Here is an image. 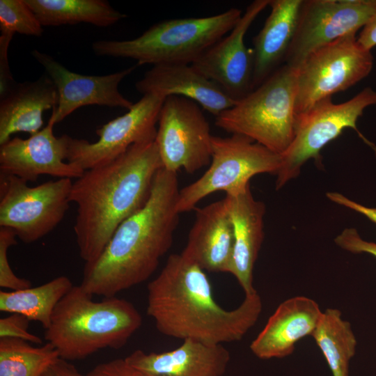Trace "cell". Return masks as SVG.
I'll list each match as a JSON object with an SVG mask.
<instances>
[{
	"label": "cell",
	"mask_w": 376,
	"mask_h": 376,
	"mask_svg": "<svg viewBox=\"0 0 376 376\" xmlns=\"http://www.w3.org/2000/svg\"><path fill=\"white\" fill-rule=\"evenodd\" d=\"M147 314L162 334L209 345L241 340L256 323L263 304L256 292L226 310L214 299L205 271L180 253L170 255L147 286Z\"/></svg>",
	"instance_id": "obj_1"
},
{
	"label": "cell",
	"mask_w": 376,
	"mask_h": 376,
	"mask_svg": "<svg viewBox=\"0 0 376 376\" xmlns=\"http://www.w3.org/2000/svg\"><path fill=\"white\" fill-rule=\"evenodd\" d=\"M162 168L155 140L146 141L86 170L72 182L70 201L77 206L74 232L85 263L95 261L118 226L146 205Z\"/></svg>",
	"instance_id": "obj_2"
},
{
	"label": "cell",
	"mask_w": 376,
	"mask_h": 376,
	"mask_svg": "<svg viewBox=\"0 0 376 376\" xmlns=\"http://www.w3.org/2000/svg\"><path fill=\"white\" fill-rule=\"evenodd\" d=\"M179 191L177 173L160 169L146 205L118 226L95 261L85 263L80 286L86 292L116 297L152 275L173 243Z\"/></svg>",
	"instance_id": "obj_3"
},
{
	"label": "cell",
	"mask_w": 376,
	"mask_h": 376,
	"mask_svg": "<svg viewBox=\"0 0 376 376\" xmlns=\"http://www.w3.org/2000/svg\"><path fill=\"white\" fill-rule=\"evenodd\" d=\"M130 301L116 297L95 301L74 285L56 306L45 339L66 361L79 360L105 348L125 346L142 324Z\"/></svg>",
	"instance_id": "obj_4"
},
{
	"label": "cell",
	"mask_w": 376,
	"mask_h": 376,
	"mask_svg": "<svg viewBox=\"0 0 376 376\" xmlns=\"http://www.w3.org/2000/svg\"><path fill=\"white\" fill-rule=\"evenodd\" d=\"M242 15L241 10L231 8L208 17L166 19L132 40L95 41L92 49L97 56L131 58L138 65L192 64L229 33Z\"/></svg>",
	"instance_id": "obj_5"
},
{
	"label": "cell",
	"mask_w": 376,
	"mask_h": 376,
	"mask_svg": "<svg viewBox=\"0 0 376 376\" xmlns=\"http://www.w3.org/2000/svg\"><path fill=\"white\" fill-rule=\"evenodd\" d=\"M296 69L283 64L234 106L215 117V125L283 155L295 136Z\"/></svg>",
	"instance_id": "obj_6"
},
{
	"label": "cell",
	"mask_w": 376,
	"mask_h": 376,
	"mask_svg": "<svg viewBox=\"0 0 376 376\" xmlns=\"http://www.w3.org/2000/svg\"><path fill=\"white\" fill-rule=\"evenodd\" d=\"M281 163V155L248 137L212 135L210 166L198 180L180 189L177 210L180 214L194 210L199 201L217 191L237 195L250 187L256 175H276Z\"/></svg>",
	"instance_id": "obj_7"
},
{
	"label": "cell",
	"mask_w": 376,
	"mask_h": 376,
	"mask_svg": "<svg viewBox=\"0 0 376 376\" xmlns=\"http://www.w3.org/2000/svg\"><path fill=\"white\" fill-rule=\"evenodd\" d=\"M372 105H376V91L366 87L343 103L335 104L331 97L326 98L297 117L294 139L282 155L281 166L276 174V189L282 188L297 178L310 159H314L317 164H321L320 150L346 128L353 129L376 155V146L357 126L364 110Z\"/></svg>",
	"instance_id": "obj_8"
},
{
	"label": "cell",
	"mask_w": 376,
	"mask_h": 376,
	"mask_svg": "<svg viewBox=\"0 0 376 376\" xmlns=\"http://www.w3.org/2000/svg\"><path fill=\"white\" fill-rule=\"evenodd\" d=\"M373 56L350 34L308 54L296 68V118L318 102L347 90L368 76Z\"/></svg>",
	"instance_id": "obj_9"
},
{
	"label": "cell",
	"mask_w": 376,
	"mask_h": 376,
	"mask_svg": "<svg viewBox=\"0 0 376 376\" xmlns=\"http://www.w3.org/2000/svg\"><path fill=\"white\" fill-rule=\"evenodd\" d=\"M71 180L30 187L22 178L0 173V226L11 228L26 244L42 238L61 222L70 207Z\"/></svg>",
	"instance_id": "obj_10"
},
{
	"label": "cell",
	"mask_w": 376,
	"mask_h": 376,
	"mask_svg": "<svg viewBox=\"0 0 376 376\" xmlns=\"http://www.w3.org/2000/svg\"><path fill=\"white\" fill-rule=\"evenodd\" d=\"M210 127L196 102L178 95L166 97L162 107L155 142L163 169L194 173L210 164Z\"/></svg>",
	"instance_id": "obj_11"
},
{
	"label": "cell",
	"mask_w": 376,
	"mask_h": 376,
	"mask_svg": "<svg viewBox=\"0 0 376 376\" xmlns=\"http://www.w3.org/2000/svg\"><path fill=\"white\" fill-rule=\"evenodd\" d=\"M376 10V0H302L285 65L297 68L313 51L356 34Z\"/></svg>",
	"instance_id": "obj_12"
},
{
	"label": "cell",
	"mask_w": 376,
	"mask_h": 376,
	"mask_svg": "<svg viewBox=\"0 0 376 376\" xmlns=\"http://www.w3.org/2000/svg\"><path fill=\"white\" fill-rule=\"evenodd\" d=\"M165 99L155 93L143 95L125 113L99 127L95 142L70 136L67 162L86 171L114 160L134 144L155 140Z\"/></svg>",
	"instance_id": "obj_13"
},
{
	"label": "cell",
	"mask_w": 376,
	"mask_h": 376,
	"mask_svg": "<svg viewBox=\"0 0 376 376\" xmlns=\"http://www.w3.org/2000/svg\"><path fill=\"white\" fill-rule=\"evenodd\" d=\"M270 0H255L234 28L210 47L191 65L237 101L253 91V52L244 44L245 34Z\"/></svg>",
	"instance_id": "obj_14"
},
{
	"label": "cell",
	"mask_w": 376,
	"mask_h": 376,
	"mask_svg": "<svg viewBox=\"0 0 376 376\" xmlns=\"http://www.w3.org/2000/svg\"><path fill=\"white\" fill-rule=\"evenodd\" d=\"M31 55L45 68L57 91V105L48 121L54 125L84 106L99 105L128 110L134 104L121 94L118 86L136 65L105 75H85L70 71L50 55L37 49L32 51Z\"/></svg>",
	"instance_id": "obj_15"
},
{
	"label": "cell",
	"mask_w": 376,
	"mask_h": 376,
	"mask_svg": "<svg viewBox=\"0 0 376 376\" xmlns=\"http://www.w3.org/2000/svg\"><path fill=\"white\" fill-rule=\"evenodd\" d=\"M54 125H47L27 139L11 138L0 146V173L12 175L26 182H36L40 175L58 178H78L84 170L65 162L70 136L54 134Z\"/></svg>",
	"instance_id": "obj_16"
},
{
	"label": "cell",
	"mask_w": 376,
	"mask_h": 376,
	"mask_svg": "<svg viewBox=\"0 0 376 376\" xmlns=\"http://www.w3.org/2000/svg\"><path fill=\"white\" fill-rule=\"evenodd\" d=\"M178 348L162 353L136 350L125 361L143 376H222L230 354L222 345L186 339Z\"/></svg>",
	"instance_id": "obj_17"
},
{
	"label": "cell",
	"mask_w": 376,
	"mask_h": 376,
	"mask_svg": "<svg viewBox=\"0 0 376 376\" xmlns=\"http://www.w3.org/2000/svg\"><path fill=\"white\" fill-rule=\"evenodd\" d=\"M194 210L195 221L181 253L204 271L231 274L234 234L224 198Z\"/></svg>",
	"instance_id": "obj_18"
},
{
	"label": "cell",
	"mask_w": 376,
	"mask_h": 376,
	"mask_svg": "<svg viewBox=\"0 0 376 376\" xmlns=\"http://www.w3.org/2000/svg\"><path fill=\"white\" fill-rule=\"evenodd\" d=\"M322 313L318 303L311 298L296 296L285 300L251 342V352L261 359L290 355L298 341L313 336Z\"/></svg>",
	"instance_id": "obj_19"
},
{
	"label": "cell",
	"mask_w": 376,
	"mask_h": 376,
	"mask_svg": "<svg viewBox=\"0 0 376 376\" xmlns=\"http://www.w3.org/2000/svg\"><path fill=\"white\" fill-rule=\"evenodd\" d=\"M135 86L142 95L155 93L164 97L178 95L190 99L215 117L237 102L217 83L187 63L153 65Z\"/></svg>",
	"instance_id": "obj_20"
},
{
	"label": "cell",
	"mask_w": 376,
	"mask_h": 376,
	"mask_svg": "<svg viewBox=\"0 0 376 376\" xmlns=\"http://www.w3.org/2000/svg\"><path fill=\"white\" fill-rule=\"evenodd\" d=\"M224 198L233 227L231 274L245 295H251L257 292L253 285V272L264 239L265 205L253 198L250 187L237 195H226Z\"/></svg>",
	"instance_id": "obj_21"
},
{
	"label": "cell",
	"mask_w": 376,
	"mask_h": 376,
	"mask_svg": "<svg viewBox=\"0 0 376 376\" xmlns=\"http://www.w3.org/2000/svg\"><path fill=\"white\" fill-rule=\"evenodd\" d=\"M0 100L1 146L15 133L32 135L42 130L43 113L56 107L58 93L46 74L33 81L16 83Z\"/></svg>",
	"instance_id": "obj_22"
},
{
	"label": "cell",
	"mask_w": 376,
	"mask_h": 376,
	"mask_svg": "<svg viewBox=\"0 0 376 376\" xmlns=\"http://www.w3.org/2000/svg\"><path fill=\"white\" fill-rule=\"evenodd\" d=\"M302 0H270L271 11L253 38V90L285 63Z\"/></svg>",
	"instance_id": "obj_23"
},
{
	"label": "cell",
	"mask_w": 376,
	"mask_h": 376,
	"mask_svg": "<svg viewBox=\"0 0 376 376\" xmlns=\"http://www.w3.org/2000/svg\"><path fill=\"white\" fill-rule=\"evenodd\" d=\"M42 26L88 23L111 26L127 15L104 0H25Z\"/></svg>",
	"instance_id": "obj_24"
},
{
	"label": "cell",
	"mask_w": 376,
	"mask_h": 376,
	"mask_svg": "<svg viewBox=\"0 0 376 376\" xmlns=\"http://www.w3.org/2000/svg\"><path fill=\"white\" fill-rule=\"evenodd\" d=\"M73 286L68 276H60L34 288L1 290L0 311L24 315L38 322L46 330L56 306Z\"/></svg>",
	"instance_id": "obj_25"
},
{
	"label": "cell",
	"mask_w": 376,
	"mask_h": 376,
	"mask_svg": "<svg viewBox=\"0 0 376 376\" xmlns=\"http://www.w3.org/2000/svg\"><path fill=\"white\" fill-rule=\"evenodd\" d=\"M323 354L333 376H348L349 366L356 352V336L341 312L327 308L312 336Z\"/></svg>",
	"instance_id": "obj_26"
},
{
	"label": "cell",
	"mask_w": 376,
	"mask_h": 376,
	"mask_svg": "<svg viewBox=\"0 0 376 376\" xmlns=\"http://www.w3.org/2000/svg\"><path fill=\"white\" fill-rule=\"evenodd\" d=\"M59 358L49 343L35 347L18 338H0V376H41Z\"/></svg>",
	"instance_id": "obj_27"
},
{
	"label": "cell",
	"mask_w": 376,
	"mask_h": 376,
	"mask_svg": "<svg viewBox=\"0 0 376 376\" xmlns=\"http://www.w3.org/2000/svg\"><path fill=\"white\" fill-rule=\"evenodd\" d=\"M0 30L40 37L42 25L25 0H0Z\"/></svg>",
	"instance_id": "obj_28"
},
{
	"label": "cell",
	"mask_w": 376,
	"mask_h": 376,
	"mask_svg": "<svg viewBox=\"0 0 376 376\" xmlns=\"http://www.w3.org/2000/svg\"><path fill=\"white\" fill-rule=\"evenodd\" d=\"M17 236L10 228L0 226V287L18 290L31 287L30 281L17 276L12 270L8 258L9 248L17 244Z\"/></svg>",
	"instance_id": "obj_29"
},
{
	"label": "cell",
	"mask_w": 376,
	"mask_h": 376,
	"mask_svg": "<svg viewBox=\"0 0 376 376\" xmlns=\"http://www.w3.org/2000/svg\"><path fill=\"white\" fill-rule=\"evenodd\" d=\"M29 320L22 315L12 313L0 319V338H14L30 343L41 344L42 340L28 330Z\"/></svg>",
	"instance_id": "obj_30"
},
{
	"label": "cell",
	"mask_w": 376,
	"mask_h": 376,
	"mask_svg": "<svg viewBox=\"0 0 376 376\" xmlns=\"http://www.w3.org/2000/svg\"><path fill=\"white\" fill-rule=\"evenodd\" d=\"M336 245L353 253H367L376 257V243L363 240L353 228L344 229L334 239Z\"/></svg>",
	"instance_id": "obj_31"
},
{
	"label": "cell",
	"mask_w": 376,
	"mask_h": 376,
	"mask_svg": "<svg viewBox=\"0 0 376 376\" xmlns=\"http://www.w3.org/2000/svg\"><path fill=\"white\" fill-rule=\"evenodd\" d=\"M13 33L1 31L0 36V97L5 95L16 84L9 68L8 47Z\"/></svg>",
	"instance_id": "obj_32"
},
{
	"label": "cell",
	"mask_w": 376,
	"mask_h": 376,
	"mask_svg": "<svg viewBox=\"0 0 376 376\" xmlns=\"http://www.w3.org/2000/svg\"><path fill=\"white\" fill-rule=\"evenodd\" d=\"M86 376H143L131 367L125 359H117L98 364Z\"/></svg>",
	"instance_id": "obj_33"
},
{
	"label": "cell",
	"mask_w": 376,
	"mask_h": 376,
	"mask_svg": "<svg viewBox=\"0 0 376 376\" xmlns=\"http://www.w3.org/2000/svg\"><path fill=\"white\" fill-rule=\"evenodd\" d=\"M327 196L332 202L357 212L376 224V207L364 206L338 192H327Z\"/></svg>",
	"instance_id": "obj_34"
},
{
	"label": "cell",
	"mask_w": 376,
	"mask_h": 376,
	"mask_svg": "<svg viewBox=\"0 0 376 376\" xmlns=\"http://www.w3.org/2000/svg\"><path fill=\"white\" fill-rule=\"evenodd\" d=\"M41 376H86L81 374L74 365L59 358L49 366Z\"/></svg>",
	"instance_id": "obj_35"
},
{
	"label": "cell",
	"mask_w": 376,
	"mask_h": 376,
	"mask_svg": "<svg viewBox=\"0 0 376 376\" xmlns=\"http://www.w3.org/2000/svg\"><path fill=\"white\" fill-rule=\"evenodd\" d=\"M357 42L365 49L370 50L376 46V10L362 28Z\"/></svg>",
	"instance_id": "obj_36"
}]
</instances>
